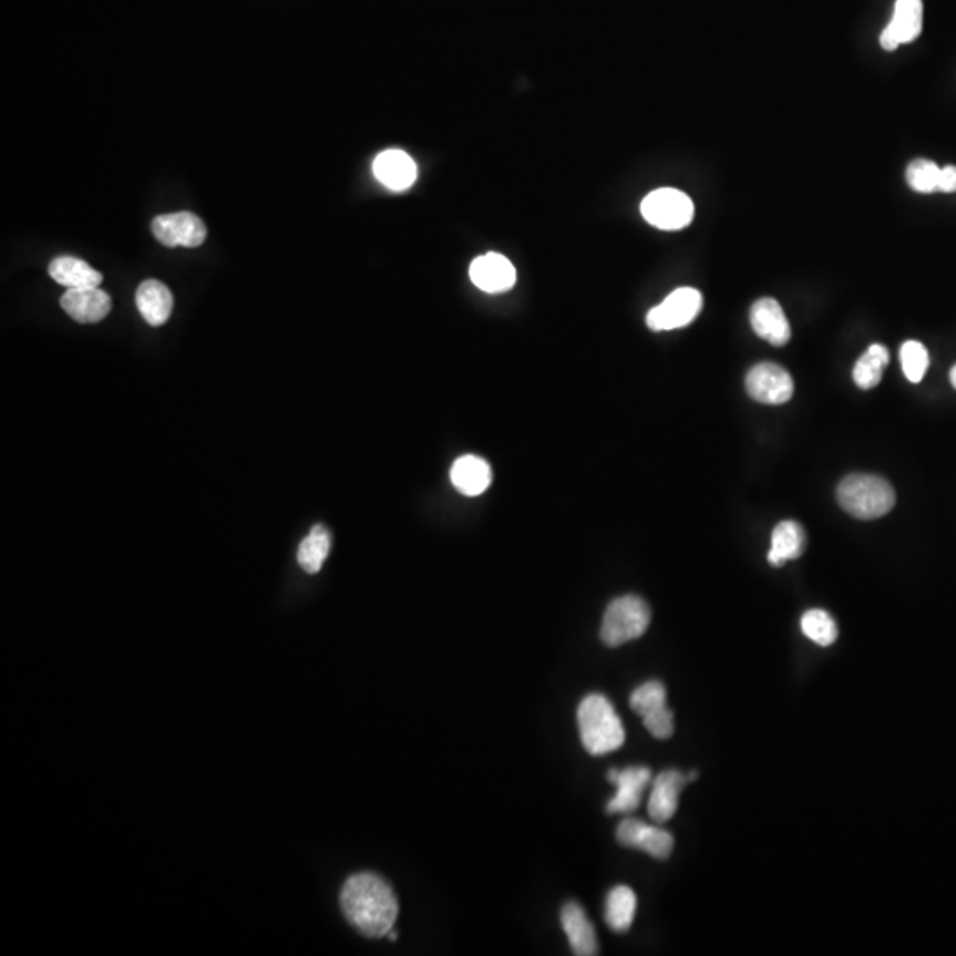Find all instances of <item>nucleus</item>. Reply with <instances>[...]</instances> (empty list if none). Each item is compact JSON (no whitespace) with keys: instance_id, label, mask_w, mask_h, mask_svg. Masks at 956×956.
Returning <instances> with one entry per match:
<instances>
[{"instance_id":"f257e3e1","label":"nucleus","mask_w":956,"mask_h":956,"mask_svg":"<svg viewBox=\"0 0 956 956\" xmlns=\"http://www.w3.org/2000/svg\"><path fill=\"white\" fill-rule=\"evenodd\" d=\"M340 907L346 919L371 939L390 934L399 916L392 887L376 873H358L349 877L340 893Z\"/></svg>"},{"instance_id":"f03ea898","label":"nucleus","mask_w":956,"mask_h":956,"mask_svg":"<svg viewBox=\"0 0 956 956\" xmlns=\"http://www.w3.org/2000/svg\"><path fill=\"white\" fill-rule=\"evenodd\" d=\"M577 724L585 750L594 757L620 750L626 730L611 701L603 695H588L577 709Z\"/></svg>"},{"instance_id":"7ed1b4c3","label":"nucleus","mask_w":956,"mask_h":956,"mask_svg":"<svg viewBox=\"0 0 956 956\" xmlns=\"http://www.w3.org/2000/svg\"><path fill=\"white\" fill-rule=\"evenodd\" d=\"M837 503L855 520H877L895 507V491L875 475H849L837 485Z\"/></svg>"},{"instance_id":"20e7f679","label":"nucleus","mask_w":956,"mask_h":956,"mask_svg":"<svg viewBox=\"0 0 956 956\" xmlns=\"http://www.w3.org/2000/svg\"><path fill=\"white\" fill-rule=\"evenodd\" d=\"M650 626V608L638 595H624L609 604L600 626V639L606 647L641 638Z\"/></svg>"},{"instance_id":"39448f33","label":"nucleus","mask_w":956,"mask_h":956,"mask_svg":"<svg viewBox=\"0 0 956 956\" xmlns=\"http://www.w3.org/2000/svg\"><path fill=\"white\" fill-rule=\"evenodd\" d=\"M641 215L657 229L680 230L688 227L695 216L691 198L675 188H659L641 203Z\"/></svg>"},{"instance_id":"423d86ee","label":"nucleus","mask_w":956,"mask_h":956,"mask_svg":"<svg viewBox=\"0 0 956 956\" xmlns=\"http://www.w3.org/2000/svg\"><path fill=\"white\" fill-rule=\"evenodd\" d=\"M701 305L703 298L700 291L692 287H680L647 313L648 328L654 331H668L688 327L700 313Z\"/></svg>"},{"instance_id":"0eeeda50","label":"nucleus","mask_w":956,"mask_h":956,"mask_svg":"<svg viewBox=\"0 0 956 956\" xmlns=\"http://www.w3.org/2000/svg\"><path fill=\"white\" fill-rule=\"evenodd\" d=\"M151 230L155 238L168 248H197L207 238L206 224L191 212L156 216L151 224Z\"/></svg>"},{"instance_id":"6e6552de","label":"nucleus","mask_w":956,"mask_h":956,"mask_svg":"<svg viewBox=\"0 0 956 956\" xmlns=\"http://www.w3.org/2000/svg\"><path fill=\"white\" fill-rule=\"evenodd\" d=\"M746 388L754 401L762 404L780 405L789 402L793 395V380L783 367L775 363H759L754 366L748 378Z\"/></svg>"},{"instance_id":"1a4fd4ad","label":"nucleus","mask_w":956,"mask_h":956,"mask_svg":"<svg viewBox=\"0 0 956 956\" xmlns=\"http://www.w3.org/2000/svg\"><path fill=\"white\" fill-rule=\"evenodd\" d=\"M617 842L647 852L656 860H668L674 851V836L668 831L635 819L624 820L618 825Z\"/></svg>"},{"instance_id":"9d476101","label":"nucleus","mask_w":956,"mask_h":956,"mask_svg":"<svg viewBox=\"0 0 956 956\" xmlns=\"http://www.w3.org/2000/svg\"><path fill=\"white\" fill-rule=\"evenodd\" d=\"M608 780L617 787L615 798L608 802V813H633L638 810L641 802V793L645 787L652 780L650 769L647 767H627L624 771L611 769L608 772Z\"/></svg>"},{"instance_id":"9b49d317","label":"nucleus","mask_w":956,"mask_h":956,"mask_svg":"<svg viewBox=\"0 0 956 956\" xmlns=\"http://www.w3.org/2000/svg\"><path fill=\"white\" fill-rule=\"evenodd\" d=\"M470 278L481 291L490 295L508 291L516 284V268L502 254L476 257L470 266Z\"/></svg>"},{"instance_id":"f8f14e48","label":"nucleus","mask_w":956,"mask_h":956,"mask_svg":"<svg viewBox=\"0 0 956 956\" xmlns=\"http://www.w3.org/2000/svg\"><path fill=\"white\" fill-rule=\"evenodd\" d=\"M923 31V2L922 0H896L895 13L891 18L890 25L881 35V44L884 50H896L900 44L911 43L916 40Z\"/></svg>"},{"instance_id":"ddd939ff","label":"nucleus","mask_w":956,"mask_h":956,"mask_svg":"<svg viewBox=\"0 0 956 956\" xmlns=\"http://www.w3.org/2000/svg\"><path fill=\"white\" fill-rule=\"evenodd\" d=\"M61 307L76 322L93 325L111 313L112 300L111 296L100 287H84V289H68L62 295Z\"/></svg>"},{"instance_id":"4468645a","label":"nucleus","mask_w":956,"mask_h":956,"mask_svg":"<svg viewBox=\"0 0 956 956\" xmlns=\"http://www.w3.org/2000/svg\"><path fill=\"white\" fill-rule=\"evenodd\" d=\"M691 778L679 771H665L654 780L652 793L648 799V815L654 822H668L677 813L679 795L683 784Z\"/></svg>"},{"instance_id":"2eb2a0df","label":"nucleus","mask_w":956,"mask_h":956,"mask_svg":"<svg viewBox=\"0 0 956 956\" xmlns=\"http://www.w3.org/2000/svg\"><path fill=\"white\" fill-rule=\"evenodd\" d=\"M751 327L760 339L772 346H784L792 337L789 319L772 298H762L751 307Z\"/></svg>"},{"instance_id":"dca6fc26","label":"nucleus","mask_w":956,"mask_h":956,"mask_svg":"<svg viewBox=\"0 0 956 956\" xmlns=\"http://www.w3.org/2000/svg\"><path fill=\"white\" fill-rule=\"evenodd\" d=\"M374 174L390 191H408L417 182V164L404 151L388 150L374 160Z\"/></svg>"},{"instance_id":"f3484780","label":"nucleus","mask_w":956,"mask_h":956,"mask_svg":"<svg viewBox=\"0 0 956 956\" xmlns=\"http://www.w3.org/2000/svg\"><path fill=\"white\" fill-rule=\"evenodd\" d=\"M562 925L569 939L570 949L577 956H594L599 953V943L594 925L586 917L582 905L569 902L562 911Z\"/></svg>"},{"instance_id":"a211bd4d","label":"nucleus","mask_w":956,"mask_h":956,"mask_svg":"<svg viewBox=\"0 0 956 956\" xmlns=\"http://www.w3.org/2000/svg\"><path fill=\"white\" fill-rule=\"evenodd\" d=\"M135 301H137V309L142 318L151 327H162V325L168 321L171 313H173V292L168 291V287L165 284L160 282V280H153V278L144 280L138 286Z\"/></svg>"},{"instance_id":"6ab92c4d","label":"nucleus","mask_w":956,"mask_h":956,"mask_svg":"<svg viewBox=\"0 0 956 956\" xmlns=\"http://www.w3.org/2000/svg\"><path fill=\"white\" fill-rule=\"evenodd\" d=\"M450 481L459 493L479 496L485 493L493 482V472L487 461L479 455H463L452 464Z\"/></svg>"},{"instance_id":"aec40b11","label":"nucleus","mask_w":956,"mask_h":956,"mask_svg":"<svg viewBox=\"0 0 956 956\" xmlns=\"http://www.w3.org/2000/svg\"><path fill=\"white\" fill-rule=\"evenodd\" d=\"M806 549V534L795 521H781L772 532L771 552L767 561L772 567H783L787 562L795 561Z\"/></svg>"},{"instance_id":"412c9836","label":"nucleus","mask_w":956,"mask_h":956,"mask_svg":"<svg viewBox=\"0 0 956 956\" xmlns=\"http://www.w3.org/2000/svg\"><path fill=\"white\" fill-rule=\"evenodd\" d=\"M49 275L68 289L100 287L103 280L102 274L85 260L68 256L55 257L49 265Z\"/></svg>"},{"instance_id":"4be33fe9","label":"nucleus","mask_w":956,"mask_h":956,"mask_svg":"<svg viewBox=\"0 0 956 956\" xmlns=\"http://www.w3.org/2000/svg\"><path fill=\"white\" fill-rule=\"evenodd\" d=\"M636 895L635 891L627 886L613 887L606 898V923L609 928L617 934H624L629 931L630 925L635 922L636 916Z\"/></svg>"},{"instance_id":"5701e85b","label":"nucleus","mask_w":956,"mask_h":956,"mask_svg":"<svg viewBox=\"0 0 956 956\" xmlns=\"http://www.w3.org/2000/svg\"><path fill=\"white\" fill-rule=\"evenodd\" d=\"M330 532L322 525H316L310 534L301 541L298 547V564L305 573L318 574L322 564L330 555Z\"/></svg>"},{"instance_id":"b1692460","label":"nucleus","mask_w":956,"mask_h":956,"mask_svg":"<svg viewBox=\"0 0 956 956\" xmlns=\"http://www.w3.org/2000/svg\"><path fill=\"white\" fill-rule=\"evenodd\" d=\"M890 363V353L881 345L870 346L868 351L857 360L854 367V381L863 390H872L882 380V372Z\"/></svg>"},{"instance_id":"393cba45","label":"nucleus","mask_w":956,"mask_h":956,"mask_svg":"<svg viewBox=\"0 0 956 956\" xmlns=\"http://www.w3.org/2000/svg\"><path fill=\"white\" fill-rule=\"evenodd\" d=\"M801 629L806 638L820 647L833 645L837 638V626L834 618L824 609H810L804 613L801 620Z\"/></svg>"},{"instance_id":"a878e982","label":"nucleus","mask_w":956,"mask_h":956,"mask_svg":"<svg viewBox=\"0 0 956 956\" xmlns=\"http://www.w3.org/2000/svg\"><path fill=\"white\" fill-rule=\"evenodd\" d=\"M630 709L635 710L636 715L645 716L652 715L656 710L662 709L666 706V689L661 682L650 680L639 686L638 689L630 695Z\"/></svg>"},{"instance_id":"bb28decb","label":"nucleus","mask_w":956,"mask_h":956,"mask_svg":"<svg viewBox=\"0 0 956 956\" xmlns=\"http://www.w3.org/2000/svg\"><path fill=\"white\" fill-rule=\"evenodd\" d=\"M900 360H902L904 374L907 376V380L911 383H919L925 378L926 369H928V363H931L928 351L917 340H908V342L902 346V349H900Z\"/></svg>"},{"instance_id":"cd10ccee","label":"nucleus","mask_w":956,"mask_h":956,"mask_svg":"<svg viewBox=\"0 0 956 956\" xmlns=\"http://www.w3.org/2000/svg\"><path fill=\"white\" fill-rule=\"evenodd\" d=\"M940 167L931 160H914L907 168V183L919 194H932L939 186Z\"/></svg>"},{"instance_id":"c85d7f7f","label":"nucleus","mask_w":956,"mask_h":956,"mask_svg":"<svg viewBox=\"0 0 956 956\" xmlns=\"http://www.w3.org/2000/svg\"><path fill=\"white\" fill-rule=\"evenodd\" d=\"M644 724L656 739H670L675 730L674 712L668 707H662L652 715L645 716Z\"/></svg>"},{"instance_id":"c756f323","label":"nucleus","mask_w":956,"mask_h":956,"mask_svg":"<svg viewBox=\"0 0 956 956\" xmlns=\"http://www.w3.org/2000/svg\"><path fill=\"white\" fill-rule=\"evenodd\" d=\"M937 191L946 192V194H953V192H956L955 165H948V167L940 168L939 186H937Z\"/></svg>"},{"instance_id":"7c9ffc66","label":"nucleus","mask_w":956,"mask_h":956,"mask_svg":"<svg viewBox=\"0 0 956 956\" xmlns=\"http://www.w3.org/2000/svg\"><path fill=\"white\" fill-rule=\"evenodd\" d=\"M949 380H952V384H953V387H955V390H956V366L953 367V369H952V374H949Z\"/></svg>"}]
</instances>
